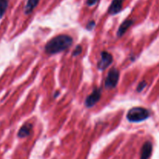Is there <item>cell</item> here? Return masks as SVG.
<instances>
[{
	"label": "cell",
	"instance_id": "6da1fadb",
	"mask_svg": "<svg viewBox=\"0 0 159 159\" xmlns=\"http://www.w3.org/2000/svg\"><path fill=\"white\" fill-rule=\"evenodd\" d=\"M73 39L68 35H58L48 42L45 46V51L48 54H54L61 52L71 46Z\"/></svg>",
	"mask_w": 159,
	"mask_h": 159
},
{
	"label": "cell",
	"instance_id": "7a4b0ae2",
	"mask_svg": "<svg viewBox=\"0 0 159 159\" xmlns=\"http://www.w3.org/2000/svg\"><path fill=\"white\" fill-rule=\"evenodd\" d=\"M150 116V112L143 107H134L130 109L127 114V118L130 122H141Z\"/></svg>",
	"mask_w": 159,
	"mask_h": 159
},
{
	"label": "cell",
	"instance_id": "3957f363",
	"mask_svg": "<svg viewBox=\"0 0 159 159\" xmlns=\"http://www.w3.org/2000/svg\"><path fill=\"white\" fill-rule=\"evenodd\" d=\"M120 72L116 68H112L108 72L105 81V86L107 89H113L116 86L119 81Z\"/></svg>",
	"mask_w": 159,
	"mask_h": 159
},
{
	"label": "cell",
	"instance_id": "277c9868",
	"mask_svg": "<svg viewBox=\"0 0 159 159\" xmlns=\"http://www.w3.org/2000/svg\"><path fill=\"white\" fill-rule=\"evenodd\" d=\"M101 94H102V89L100 88H96L93 90V93L86 98L85 101V107L90 108L93 107V106L96 105L98 102V101L100 99Z\"/></svg>",
	"mask_w": 159,
	"mask_h": 159
},
{
	"label": "cell",
	"instance_id": "5b68a950",
	"mask_svg": "<svg viewBox=\"0 0 159 159\" xmlns=\"http://www.w3.org/2000/svg\"><path fill=\"white\" fill-rule=\"evenodd\" d=\"M113 62V56L107 51H102L101 53V59L98 62L97 67L99 70H105L110 66Z\"/></svg>",
	"mask_w": 159,
	"mask_h": 159
},
{
	"label": "cell",
	"instance_id": "8992f818",
	"mask_svg": "<svg viewBox=\"0 0 159 159\" xmlns=\"http://www.w3.org/2000/svg\"><path fill=\"white\" fill-rule=\"evenodd\" d=\"M124 0H113L109 7L108 12L110 15H116L122 10L123 2Z\"/></svg>",
	"mask_w": 159,
	"mask_h": 159
},
{
	"label": "cell",
	"instance_id": "52a82bcc",
	"mask_svg": "<svg viewBox=\"0 0 159 159\" xmlns=\"http://www.w3.org/2000/svg\"><path fill=\"white\" fill-rule=\"evenodd\" d=\"M152 152V144L150 141H147L144 144L141 148V159H148Z\"/></svg>",
	"mask_w": 159,
	"mask_h": 159
},
{
	"label": "cell",
	"instance_id": "ba28073f",
	"mask_svg": "<svg viewBox=\"0 0 159 159\" xmlns=\"http://www.w3.org/2000/svg\"><path fill=\"white\" fill-rule=\"evenodd\" d=\"M33 129V125L29 123H26L25 124L23 127L20 128V130H19L18 133V137L19 138H26V137L29 136L30 134L31 131H32Z\"/></svg>",
	"mask_w": 159,
	"mask_h": 159
},
{
	"label": "cell",
	"instance_id": "9c48e42d",
	"mask_svg": "<svg viewBox=\"0 0 159 159\" xmlns=\"http://www.w3.org/2000/svg\"><path fill=\"white\" fill-rule=\"evenodd\" d=\"M40 0H27L26 4L24 7V13L26 15H29L38 5Z\"/></svg>",
	"mask_w": 159,
	"mask_h": 159
},
{
	"label": "cell",
	"instance_id": "30bf717a",
	"mask_svg": "<svg viewBox=\"0 0 159 159\" xmlns=\"http://www.w3.org/2000/svg\"><path fill=\"white\" fill-rule=\"evenodd\" d=\"M134 23L133 20H126L125 21L123 22L122 24L120 26L119 29L117 31V36L118 37H121L123 34H124L126 33V31L128 30V28L130 26H132V24Z\"/></svg>",
	"mask_w": 159,
	"mask_h": 159
},
{
	"label": "cell",
	"instance_id": "8fae6325",
	"mask_svg": "<svg viewBox=\"0 0 159 159\" xmlns=\"http://www.w3.org/2000/svg\"><path fill=\"white\" fill-rule=\"evenodd\" d=\"M9 5V0H0V19L3 16Z\"/></svg>",
	"mask_w": 159,
	"mask_h": 159
},
{
	"label": "cell",
	"instance_id": "7c38bea8",
	"mask_svg": "<svg viewBox=\"0 0 159 159\" xmlns=\"http://www.w3.org/2000/svg\"><path fill=\"white\" fill-rule=\"evenodd\" d=\"M82 47H81L80 45H78V46L75 48V51H73L72 55H73V56H77V55H79V54H80L81 53H82Z\"/></svg>",
	"mask_w": 159,
	"mask_h": 159
},
{
	"label": "cell",
	"instance_id": "4fadbf2b",
	"mask_svg": "<svg viewBox=\"0 0 159 159\" xmlns=\"http://www.w3.org/2000/svg\"><path fill=\"white\" fill-rule=\"evenodd\" d=\"M146 86H147V83H146L145 82H141V83L138 85V89H137V91H138V93H140V92H141L142 90H144V89L145 88Z\"/></svg>",
	"mask_w": 159,
	"mask_h": 159
},
{
	"label": "cell",
	"instance_id": "5bb4252c",
	"mask_svg": "<svg viewBox=\"0 0 159 159\" xmlns=\"http://www.w3.org/2000/svg\"><path fill=\"white\" fill-rule=\"evenodd\" d=\"M95 26H96V23H95V21H93V20H91V21L88 23V24H87L86 26V28L87 30H92L93 29H94Z\"/></svg>",
	"mask_w": 159,
	"mask_h": 159
},
{
	"label": "cell",
	"instance_id": "9a60e30c",
	"mask_svg": "<svg viewBox=\"0 0 159 159\" xmlns=\"http://www.w3.org/2000/svg\"><path fill=\"white\" fill-rule=\"evenodd\" d=\"M99 2V0H86V5L89 7H91V6H93L96 4H97Z\"/></svg>",
	"mask_w": 159,
	"mask_h": 159
}]
</instances>
